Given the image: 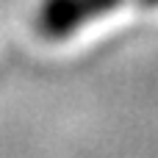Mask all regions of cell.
Returning <instances> with one entry per match:
<instances>
[{
  "instance_id": "cell-1",
  "label": "cell",
  "mask_w": 158,
  "mask_h": 158,
  "mask_svg": "<svg viewBox=\"0 0 158 158\" xmlns=\"http://www.w3.org/2000/svg\"><path fill=\"white\" fill-rule=\"evenodd\" d=\"M125 3L158 8V0H42L36 11V33L47 42H64L78 28L89 25L103 14H111Z\"/></svg>"
}]
</instances>
